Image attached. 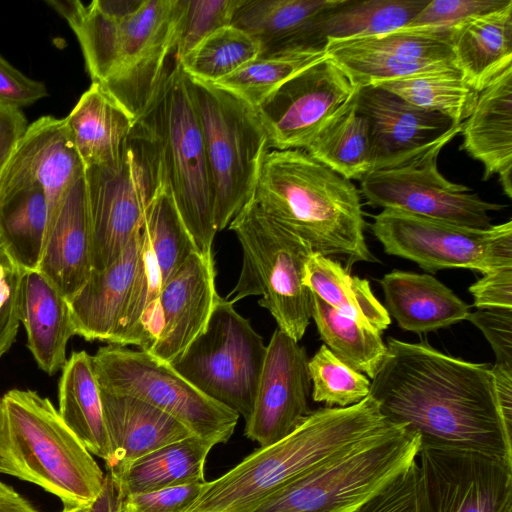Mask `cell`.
<instances>
[{
  "label": "cell",
  "mask_w": 512,
  "mask_h": 512,
  "mask_svg": "<svg viewBox=\"0 0 512 512\" xmlns=\"http://www.w3.org/2000/svg\"><path fill=\"white\" fill-rule=\"evenodd\" d=\"M416 460L353 512H416Z\"/></svg>",
  "instance_id": "46"
},
{
  "label": "cell",
  "mask_w": 512,
  "mask_h": 512,
  "mask_svg": "<svg viewBox=\"0 0 512 512\" xmlns=\"http://www.w3.org/2000/svg\"><path fill=\"white\" fill-rule=\"evenodd\" d=\"M0 473L38 485L64 505L91 504L105 479L50 399L29 389L0 398Z\"/></svg>",
  "instance_id": "5"
},
{
  "label": "cell",
  "mask_w": 512,
  "mask_h": 512,
  "mask_svg": "<svg viewBox=\"0 0 512 512\" xmlns=\"http://www.w3.org/2000/svg\"><path fill=\"white\" fill-rule=\"evenodd\" d=\"M3 483L0 481V486L2 485Z\"/></svg>",
  "instance_id": "57"
},
{
  "label": "cell",
  "mask_w": 512,
  "mask_h": 512,
  "mask_svg": "<svg viewBox=\"0 0 512 512\" xmlns=\"http://www.w3.org/2000/svg\"><path fill=\"white\" fill-rule=\"evenodd\" d=\"M260 54L258 40L231 24L208 35L176 64L189 78L212 84L233 74Z\"/></svg>",
  "instance_id": "41"
},
{
  "label": "cell",
  "mask_w": 512,
  "mask_h": 512,
  "mask_svg": "<svg viewBox=\"0 0 512 512\" xmlns=\"http://www.w3.org/2000/svg\"><path fill=\"white\" fill-rule=\"evenodd\" d=\"M84 172L66 119L42 116L27 126L0 174V201L39 186L46 196L49 224Z\"/></svg>",
  "instance_id": "20"
},
{
  "label": "cell",
  "mask_w": 512,
  "mask_h": 512,
  "mask_svg": "<svg viewBox=\"0 0 512 512\" xmlns=\"http://www.w3.org/2000/svg\"><path fill=\"white\" fill-rule=\"evenodd\" d=\"M428 111L438 112L456 124L472 113L479 92L453 66L382 82L378 85Z\"/></svg>",
  "instance_id": "38"
},
{
  "label": "cell",
  "mask_w": 512,
  "mask_h": 512,
  "mask_svg": "<svg viewBox=\"0 0 512 512\" xmlns=\"http://www.w3.org/2000/svg\"><path fill=\"white\" fill-rule=\"evenodd\" d=\"M7 257V255L4 253V251L2 250L1 246H0V260Z\"/></svg>",
  "instance_id": "55"
},
{
  "label": "cell",
  "mask_w": 512,
  "mask_h": 512,
  "mask_svg": "<svg viewBox=\"0 0 512 512\" xmlns=\"http://www.w3.org/2000/svg\"><path fill=\"white\" fill-rule=\"evenodd\" d=\"M303 283L339 313L379 334L391 323L369 281L351 275L338 260L313 252L305 264Z\"/></svg>",
  "instance_id": "34"
},
{
  "label": "cell",
  "mask_w": 512,
  "mask_h": 512,
  "mask_svg": "<svg viewBox=\"0 0 512 512\" xmlns=\"http://www.w3.org/2000/svg\"><path fill=\"white\" fill-rule=\"evenodd\" d=\"M58 388L61 418L85 448L106 463L110 446L92 356L73 352L61 369Z\"/></svg>",
  "instance_id": "32"
},
{
  "label": "cell",
  "mask_w": 512,
  "mask_h": 512,
  "mask_svg": "<svg viewBox=\"0 0 512 512\" xmlns=\"http://www.w3.org/2000/svg\"><path fill=\"white\" fill-rule=\"evenodd\" d=\"M429 0H336L317 20L320 45L386 34L406 27Z\"/></svg>",
  "instance_id": "35"
},
{
  "label": "cell",
  "mask_w": 512,
  "mask_h": 512,
  "mask_svg": "<svg viewBox=\"0 0 512 512\" xmlns=\"http://www.w3.org/2000/svg\"><path fill=\"white\" fill-rule=\"evenodd\" d=\"M390 424L370 395L348 407L311 411L287 437L260 447L221 477L204 482L184 512H252L281 486Z\"/></svg>",
  "instance_id": "4"
},
{
  "label": "cell",
  "mask_w": 512,
  "mask_h": 512,
  "mask_svg": "<svg viewBox=\"0 0 512 512\" xmlns=\"http://www.w3.org/2000/svg\"><path fill=\"white\" fill-rule=\"evenodd\" d=\"M92 269L91 224L83 174L66 192L48 224L38 270L69 300L85 284Z\"/></svg>",
  "instance_id": "23"
},
{
  "label": "cell",
  "mask_w": 512,
  "mask_h": 512,
  "mask_svg": "<svg viewBox=\"0 0 512 512\" xmlns=\"http://www.w3.org/2000/svg\"><path fill=\"white\" fill-rule=\"evenodd\" d=\"M467 320L478 327L490 343L495 365L512 370V310L483 309L469 313Z\"/></svg>",
  "instance_id": "47"
},
{
  "label": "cell",
  "mask_w": 512,
  "mask_h": 512,
  "mask_svg": "<svg viewBox=\"0 0 512 512\" xmlns=\"http://www.w3.org/2000/svg\"><path fill=\"white\" fill-rule=\"evenodd\" d=\"M69 24L92 82L135 122L166 80L186 0L47 1Z\"/></svg>",
  "instance_id": "2"
},
{
  "label": "cell",
  "mask_w": 512,
  "mask_h": 512,
  "mask_svg": "<svg viewBox=\"0 0 512 512\" xmlns=\"http://www.w3.org/2000/svg\"><path fill=\"white\" fill-rule=\"evenodd\" d=\"M48 224L44 190L32 186L0 201V246L22 271L36 270Z\"/></svg>",
  "instance_id": "37"
},
{
  "label": "cell",
  "mask_w": 512,
  "mask_h": 512,
  "mask_svg": "<svg viewBox=\"0 0 512 512\" xmlns=\"http://www.w3.org/2000/svg\"><path fill=\"white\" fill-rule=\"evenodd\" d=\"M186 82L203 134L215 226L223 230L253 197L268 138L256 110L236 96L188 76Z\"/></svg>",
  "instance_id": "9"
},
{
  "label": "cell",
  "mask_w": 512,
  "mask_h": 512,
  "mask_svg": "<svg viewBox=\"0 0 512 512\" xmlns=\"http://www.w3.org/2000/svg\"><path fill=\"white\" fill-rule=\"evenodd\" d=\"M461 133V148L484 167L483 180L498 174L504 193L511 198L512 66L479 92Z\"/></svg>",
  "instance_id": "25"
},
{
  "label": "cell",
  "mask_w": 512,
  "mask_h": 512,
  "mask_svg": "<svg viewBox=\"0 0 512 512\" xmlns=\"http://www.w3.org/2000/svg\"><path fill=\"white\" fill-rule=\"evenodd\" d=\"M369 395L384 418L417 435L420 447L473 450L512 463V424L502 413L492 366L426 342L388 338Z\"/></svg>",
  "instance_id": "1"
},
{
  "label": "cell",
  "mask_w": 512,
  "mask_h": 512,
  "mask_svg": "<svg viewBox=\"0 0 512 512\" xmlns=\"http://www.w3.org/2000/svg\"><path fill=\"white\" fill-rule=\"evenodd\" d=\"M417 435L390 424L268 495L252 512H353L416 460Z\"/></svg>",
  "instance_id": "7"
},
{
  "label": "cell",
  "mask_w": 512,
  "mask_h": 512,
  "mask_svg": "<svg viewBox=\"0 0 512 512\" xmlns=\"http://www.w3.org/2000/svg\"><path fill=\"white\" fill-rule=\"evenodd\" d=\"M27 126L20 109L0 104V174Z\"/></svg>",
  "instance_id": "51"
},
{
  "label": "cell",
  "mask_w": 512,
  "mask_h": 512,
  "mask_svg": "<svg viewBox=\"0 0 512 512\" xmlns=\"http://www.w3.org/2000/svg\"><path fill=\"white\" fill-rule=\"evenodd\" d=\"M100 396L110 446L106 468L112 477L138 458L193 436L178 420L141 399L101 388Z\"/></svg>",
  "instance_id": "24"
},
{
  "label": "cell",
  "mask_w": 512,
  "mask_h": 512,
  "mask_svg": "<svg viewBox=\"0 0 512 512\" xmlns=\"http://www.w3.org/2000/svg\"><path fill=\"white\" fill-rule=\"evenodd\" d=\"M267 346L234 304L217 297L205 330L170 365L200 392L251 415Z\"/></svg>",
  "instance_id": "11"
},
{
  "label": "cell",
  "mask_w": 512,
  "mask_h": 512,
  "mask_svg": "<svg viewBox=\"0 0 512 512\" xmlns=\"http://www.w3.org/2000/svg\"><path fill=\"white\" fill-rule=\"evenodd\" d=\"M203 483L186 484L124 497V512H184L201 492Z\"/></svg>",
  "instance_id": "48"
},
{
  "label": "cell",
  "mask_w": 512,
  "mask_h": 512,
  "mask_svg": "<svg viewBox=\"0 0 512 512\" xmlns=\"http://www.w3.org/2000/svg\"><path fill=\"white\" fill-rule=\"evenodd\" d=\"M228 228L242 250L239 279L226 297L233 304L248 296H261L278 328L299 341L311 318L310 291L303 283L311 247L265 214L251 199Z\"/></svg>",
  "instance_id": "8"
},
{
  "label": "cell",
  "mask_w": 512,
  "mask_h": 512,
  "mask_svg": "<svg viewBox=\"0 0 512 512\" xmlns=\"http://www.w3.org/2000/svg\"><path fill=\"white\" fill-rule=\"evenodd\" d=\"M0 512H40L14 489L0 486Z\"/></svg>",
  "instance_id": "53"
},
{
  "label": "cell",
  "mask_w": 512,
  "mask_h": 512,
  "mask_svg": "<svg viewBox=\"0 0 512 512\" xmlns=\"http://www.w3.org/2000/svg\"><path fill=\"white\" fill-rule=\"evenodd\" d=\"M20 321L27 345L39 368L53 375L63 368L66 347L75 335L68 300L38 269L23 271Z\"/></svg>",
  "instance_id": "27"
},
{
  "label": "cell",
  "mask_w": 512,
  "mask_h": 512,
  "mask_svg": "<svg viewBox=\"0 0 512 512\" xmlns=\"http://www.w3.org/2000/svg\"><path fill=\"white\" fill-rule=\"evenodd\" d=\"M386 310L399 327L427 333L467 319L469 306L429 274L394 270L379 281Z\"/></svg>",
  "instance_id": "29"
},
{
  "label": "cell",
  "mask_w": 512,
  "mask_h": 512,
  "mask_svg": "<svg viewBox=\"0 0 512 512\" xmlns=\"http://www.w3.org/2000/svg\"><path fill=\"white\" fill-rule=\"evenodd\" d=\"M451 32L452 28H402L369 37L329 40L325 51L350 82L361 88L455 66Z\"/></svg>",
  "instance_id": "18"
},
{
  "label": "cell",
  "mask_w": 512,
  "mask_h": 512,
  "mask_svg": "<svg viewBox=\"0 0 512 512\" xmlns=\"http://www.w3.org/2000/svg\"><path fill=\"white\" fill-rule=\"evenodd\" d=\"M358 89L328 56L287 80L256 109L269 149L304 150Z\"/></svg>",
  "instance_id": "17"
},
{
  "label": "cell",
  "mask_w": 512,
  "mask_h": 512,
  "mask_svg": "<svg viewBox=\"0 0 512 512\" xmlns=\"http://www.w3.org/2000/svg\"><path fill=\"white\" fill-rule=\"evenodd\" d=\"M9 258L8 257H5L3 259L0 260V267L2 266L3 263H5L6 261H8Z\"/></svg>",
  "instance_id": "56"
},
{
  "label": "cell",
  "mask_w": 512,
  "mask_h": 512,
  "mask_svg": "<svg viewBox=\"0 0 512 512\" xmlns=\"http://www.w3.org/2000/svg\"><path fill=\"white\" fill-rule=\"evenodd\" d=\"M336 0H242L232 25L254 36L260 55L323 48L317 36L319 16Z\"/></svg>",
  "instance_id": "28"
},
{
  "label": "cell",
  "mask_w": 512,
  "mask_h": 512,
  "mask_svg": "<svg viewBox=\"0 0 512 512\" xmlns=\"http://www.w3.org/2000/svg\"><path fill=\"white\" fill-rule=\"evenodd\" d=\"M312 398L327 407H348L370 393L371 381L339 360L324 344L308 360Z\"/></svg>",
  "instance_id": "42"
},
{
  "label": "cell",
  "mask_w": 512,
  "mask_h": 512,
  "mask_svg": "<svg viewBox=\"0 0 512 512\" xmlns=\"http://www.w3.org/2000/svg\"><path fill=\"white\" fill-rule=\"evenodd\" d=\"M463 123L433 143L371 170L361 180V192L374 207L399 210L459 226L487 229L489 213L505 205L490 203L465 185L447 180L438 170L441 150L461 133Z\"/></svg>",
  "instance_id": "13"
},
{
  "label": "cell",
  "mask_w": 512,
  "mask_h": 512,
  "mask_svg": "<svg viewBox=\"0 0 512 512\" xmlns=\"http://www.w3.org/2000/svg\"><path fill=\"white\" fill-rule=\"evenodd\" d=\"M308 357L288 334L277 328L267 345L254 405L245 435L260 447L290 435L310 414Z\"/></svg>",
  "instance_id": "19"
},
{
  "label": "cell",
  "mask_w": 512,
  "mask_h": 512,
  "mask_svg": "<svg viewBox=\"0 0 512 512\" xmlns=\"http://www.w3.org/2000/svg\"><path fill=\"white\" fill-rule=\"evenodd\" d=\"M311 317L324 345L344 364L372 379L387 347L381 334L339 313L310 292Z\"/></svg>",
  "instance_id": "39"
},
{
  "label": "cell",
  "mask_w": 512,
  "mask_h": 512,
  "mask_svg": "<svg viewBox=\"0 0 512 512\" xmlns=\"http://www.w3.org/2000/svg\"><path fill=\"white\" fill-rule=\"evenodd\" d=\"M451 46L455 66L480 92L512 66V2L454 26Z\"/></svg>",
  "instance_id": "31"
},
{
  "label": "cell",
  "mask_w": 512,
  "mask_h": 512,
  "mask_svg": "<svg viewBox=\"0 0 512 512\" xmlns=\"http://www.w3.org/2000/svg\"><path fill=\"white\" fill-rule=\"evenodd\" d=\"M140 236L141 230L109 266L92 269L82 288L68 300L75 335L110 342L130 294Z\"/></svg>",
  "instance_id": "26"
},
{
  "label": "cell",
  "mask_w": 512,
  "mask_h": 512,
  "mask_svg": "<svg viewBox=\"0 0 512 512\" xmlns=\"http://www.w3.org/2000/svg\"><path fill=\"white\" fill-rule=\"evenodd\" d=\"M92 266L113 263L141 230L147 209L165 181L153 142L135 122L118 162L85 169Z\"/></svg>",
  "instance_id": "10"
},
{
  "label": "cell",
  "mask_w": 512,
  "mask_h": 512,
  "mask_svg": "<svg viewBox=\"0 0 512 512\" xmlns=\"http://www.w3.org/2000/svg\"><path fill=\"white\" fill-rule=\"evenodd\" d=\"M325 58L327 54L323 48L260 55L233 74L212 84L256 110L287 80Z\"/></svg>",
  "instance_id": "40"
},
{
  "label": "cell",
  "mask_w": 512,
  "mask_h": 512,
  "mask_svg": "<svg viewBox=\"0 0 512 512\" xmlns=\"http://www.w3.org/2000/svg\"><path fill=\"white\" fill-rule=\"evenodd\" d=\"M416 512H512V463L473 450L420 447Z\"/></svg>",
  "instance_id": "16"
},
{
  "label": "cell",
  "mask_w": 512,
  "mask_h": 512,
  "mask_svg": "<svg viewBox=\"0 0 512 512\" xmlns=\"http://www.w3.org/2000/svg\"><path fill=\"white\" fill-rule=\"evenodd\" d=\"M356 107L369 123L372 170L400 160L461 125L374 85L358 89Z\"/></svg>",
  "instance_id": "22"
},
{
  "label": "cell",
  "mask_w": 512,
  "mask_h": 512,
  "mask_svg": "<svg viewBox=\"0 0 512 512\" xmlns=\"http://www.w3.org/2000/svg\"><path fill=\"white\" fill-rule=\"evenodd\" d=\"M252 200L313 252L343 258L346 269L377 261L365 237L359 192L350 180L301 149H269Z\"/></svg>",
  "instance_id": "3"
},
{
  "label": "cell",
  "mask_w": 512,
  "mask_h": 512,
  "mask_svg": "<svg viewBox=\"0 0 512 512\" xmlns=\"http://www.w3.org/2000/svg\"><path fill=\"white\" fill-rule=\"evenodd\" d=\"M370 228L384 251L435 273L449 268L486 274L512 267V221L474 229L383 209Z\"/></svg>",
  "instance_id": "14"
},
{
  "label": "cell",
  "mask_w": 512,
  "mask_h": 512,
  "mask_svg": "<svg viewBox=\"0 0 512 512\" xmlns=\"http://www.w3.org/2000/svg\"><path fill=\"white\" fill-rule=\"evenodd\" d=\"M23 271L9 259L0 267V358L15 341L20 321V283Z\"/></svg>",
  "instance_id": "45"
},
{
  "label": "cell",
  "mask_w": 512,
  "mask_h": 512,
  "mask_svg": "<svg viewBox=\"0 0 512 512\" xmlns=\"http://www.w3.org/2000/svg\"><path fill=\"white\" fill-rule=\"evenodd\" d=\"M91 504L84 505H64L61 512H90Z\"/></svg>",
  "instance_id": "54"
},
{
  "label": "cell",
  "mask_w": 512,
  "mask_h": 512,
  "mask_svg": "<svg viewBox=\"0 0 512 512\" xmlns=\"http://www.w3.org/2000/svg\"><path fill=\"white\" fill-rule=\"evenodd\" d=\"M124 497L110 474H105L103 488L91 503L90 512H124Z\"/></svg>",
  "instance_id": "52"
},
{
  "label": "cell",
  "mask_w": 512,
  "mask_h": 512,
  "mask_svg": "<svg viewBox=\"0 0 512 512\" xmlns=\"http://www.w3.org/2000/svg\"><path fill=\"white\" fill-rule=\"evenodd\" d=\"M85 169L110 166L120 159L135 120L92 82L65 117Z\"/></svg>",
  "instance_id": "30"
},
{
  "label": "cell",
  "mask_w": 512,
  "mask_h": 512,
  "mask_svg": "<svg viewBox=\"0 0 512 512\" xmlns=\"http://www.w3.org/2000/svg\"><path fill=\"white\" fill-rule=\"evenodd\" d=\"M101 389L141 399L214 445L232 436L239 415L200 392L169 363L144 350L108 344L92 356Z\"/></svg>",
  "instance_id": "12"
},
{
  "label": "cell",
  "mask_w": 512,
  "mask_h": 512,
  "mask_svg": "<svg viewBox=\"0 0 512 512\" xmlns=\"http://www.w3.org/2000/svg\"><path fill=\"white\" fill-rule=\"evenodd\" d=\"M469 292L479 310H512V267L483 274L469 287Z\"/></svg>",
  "instance_id": "50"
},
{
  "label": "cell",
  "mask_w": 512,
  "mask_h": 512,
  "mask_svg": "<svg viewBox=\"0 0 512 512\" xmlns=\"http://www.w3.org/2000/svg\"><path fill=\"white\" fill-rule=\"evenodd\" d=\"M356 95L304 149L311 157L350 181L361 180L373 168L370 127L366 117L357 110Z\"/></svg>",
  "instance_id": "36"
},
{
  "label": "cell",
  "mask_w": 512,
  "mask_h": 512,
  "mask_svg": "<svg viewBox=\"0 0 512 512\" xmlns=\"http://www.w3.org/2000/svg\"><path fill=\"white\" fill-rule=\"evenodd\" d=\"M512 0H429L404 27L414 30H448L477 15L501 9Z\"/></svg>",
  "instance_id": "44"
},
{
  "label": "cell",
  "mask_w": 512,
  "mask_h": 512,
  "mask_svg": "<svg viewBox=\"0 0 512 512\" xmlns=\"http://www.w3.org/2000/svg\"><path fill=\"white\" fill-rule=\"evenodd\" d=\"M218 296L213 258L192 253L160 293L154 339L144 351L173 362L205 330Z\"/></svg>",
  "instance_id": "21"
},
{
  "label": "cell",
  "mask_w": 512,
  "mask_h": 512,
  "mask_svg": "<svg viewBox=\"0 0 512 512\" xmlns=\"http://www.w3.org/2000/svg\"><path fill=\"white\" fill-rule=\"evenodd\" d=\"M213 446V443L193 435L138 458L122 473L111 477L123 497L204 483L205 462Z\"/></svg>",
  "instance_id": "33"
},
{
  "label": "cell",
  "mask_w": 512,
  "mask_h": 512,
  "mask_svg": "<svg viewBox=\"0 0 512 512\" xmlns=\"http://www.w3.org/2000/svg\"><path fill=\"white\" fill-rule=\"evenodd\" d=\"M47 95V87L43 82L27 77L0 54L1 105L21 110Z\"/></svg>",
  "instance_id": "49"
},
{
  "label": "cell",
  "mask_w": 512,
  "mask_h": 512,
  "mask_svg": "<svg viewBox=\"0 0 512 512\" xmlns=\"http://www.w3.org/2000/svg\"><path fill=\"white\" fill-rule=\"evenodd\" d=\"M136 123L156 148L164 179L196 247L213 258V184L199 118L178 64Z\"/></svg>",
  "instance_id": "6"
},
{
  "label": "cell",
  "mask_w": 512,
  "mask_h": 512,
  "mask_svg": "<svg viewBox=\"0 0 512 512\" xmlns=\"http://www.w3.org/2000/svg\"><path fill=\"white\" fill-rule=\"evenodd\" d=\"M242 0H186L174 55L180 61L214 31L231 25Z\"/></svg>",
  "instance_id": "43"
},
{
  "label": "cell",
  "mask_w": 512,
  "mask_h": 512,
  "mask_svg": "<svg viewBox=\"0 0 512 512\" xmlns=\"http://www.w3.org/2000/svg\"><path fill=\"white\" fill-rule=\"evenodd\" d=\"M199 251L164 181L141 229L139 254L128 301L109 344L147 350L153 342L160 293L181 264Z\"/></svg>",
  "instance_id": "15"
}]
</instances>
